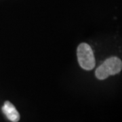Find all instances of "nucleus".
Instances as JSON below:
<instances>
[{"mask_svg": "<svg viewBox=\"0 0 122 122\" xmlns=\"http://www.w3.org/2000/svg\"><path fill=\"white\" fill-rule=\"evenodd\" d=\"M77 55L80 66L85 70L93 69L96 61L91 47L86 43L79 44L77 50Z\"/></svg>", "mask_w": 122, "mask_h": 122, "instance_id": "f03ea898", "label": "nucleus"}, {"mask_svg": "<svg viewBox=\"0 0 122 122\" xmlns=\"http://www.w3.org/2000/svg\"><path fill=\"white\" fill-rule=\"evenodd\" d=\"M122 69V61L116 56L110 57L100 65L96 70V78L103 80L110 75L119 73Z\"/></svg>", "mask_w": 122, "mask_h": 122, "instance_id": "f257e3e1", "label": "nucleus"}, {"mask_svg": "<svg viewBox=\"0 0 122 122\" xmlns=\"http://www.w3.org/2000/svg\"><path fill=\"white\" fill-rule=\"evenodd\" d=\"M1 109L4 114L10 121L12 122H18L19 121L20 114L13 104H12L10 102L5 101Z\"/></svg>", "mask_w": 122, "mask_h": 122, "instance_id": "7ed1b4c3", "label": "nucleus"}]
</instances>
